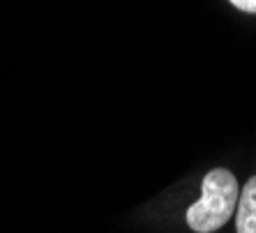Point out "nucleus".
<instances>
[{"label": "nucleus", "instance_id": "nucleus-1", "mask_svg": "<svg viewBox=\"0 0 256 233\" xmlns=\"http://www.w3.org/2000/svg\"><path fill=\"white\" fill-rule=\"evenodd\" d=\"M240 196L238 180L226 168H212L201 182V198L187 208V226L196 233L222 228L236 212Z\"/></svg>", "mask_w": 256, "mask_h": 233}, {"label": "nucleus", "instance_id": "nucleus-2", "mask_svg": "<svg viewBox=\"0 0 256 233\" xmlns=\"http://www.w3.org/2000/svg\"><path fill=\"white\" fill-rule=\"evenodd\" d=\"M236 231L256 233V176H252L240 190L236 206Z\"/></svg>", "mask_w": 256, "mask_h": 233}, {"label": "nucleus", "instance_id": "nucleus-3", "mask_svg": "<svg viewBox=\"0 0 256 233\" xmlns=\"http://www.w3.org/2000/svg\"><path fill=\"white\" fill-rule=\"evenodd\" d=\"M233 5L242 10V12H250V14H256V0H231Z\"/></svg>", "mask_w": 256, "mask_h": 233}]
</instances>
